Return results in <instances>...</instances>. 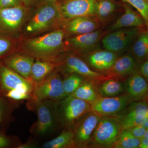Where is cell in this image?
<instances>
[{
	"instance_id": "6da1fadb",
	"label": "cell",
	"mask_w": 148,
	"mask_h": 148,
	"mask_svg": "<svg viewBox=\"0 0 148 148\" xmlns=\"http://www.w3.org/2000/svg\"><path fill=\"white\" fill-rule=\"evenodd\" d=\"M57 102L40 100L36 101L29 108H34L38 115V119L30 129L32 136L37 140L51 137L62 130L57 113Z\"/></svg>"
},
{
	"instance_id": "7a4b0ae2",
	"label": "cell",
	"mask_w": 148,
	"mask_h": 148,
	"mask_svg": "<svg viewBox=\"0 0 148 148\" xmlns=\"http://www.w3.org/2000/svg\"><path fill=\"white\" fill-rule=\"evenodd\" d=\"M57 109L62 130L72 129L77 122L91 111V104L70 95L57 102Z\"/></svg>"
},
{
	"instance_id": "3957f363",
	"label": "cell",
	"mask_w": 148,
	"mask_h": 148,
	"mask_svg": "<svg viewBox=\"0 0 148 148\" xmlns=\"http://www.w3.org/2000/svg\"><path fill=\"white\" fill-rule=\"evenodd\" d=\"M122 130L117 118L102 116L92 132L89 145L95 147L113 148Z\"/></svg>"
},
{
	"instance_id": "277c9868",
	"label": "cell",
	"mask_w": 148,
	"mask_h": 148,
	"mask_svg": "<svg viewBox=\"0 0 148 148\" xmlns=\"http://www.w3.org/2000/svg\"><path fill=\"white\" fill-rule=\"evenodd\" d=\"M64 35V31L59 30L29 40L27 45L31 56L46 60L53 59L56 51L62 45Z\"/></svg>"
},
{
	"instance_id": "5b68a950",
	"label": "cell",
	"mask_w": 148,
	"mask_h": 148,
	"mask_svg": "<svg viewBox=\"0 0 148 148\" xmlns=\"http://www.w3.org/2000/svg\"><path fill=\"white\" fill-rule=\"evenodd\" d=\"M61 73L53 71L44 79L35 84L32 95L33 101L29 104L42 100H50L58 102L67 97L63 86V80Z\"/></svg>"
},
{
	"instance_id": "8992f818",
	"label": "cell",
	"mask_w": 148,
	"mask_h": 148,
	"mask_svg": "<svg viewBox=\"0 0 148 148\" xmlns=\"http://www.w3.org/2000/svg\"><path fill=\"white\" fill-rule=\"evenodd\" d=\"M56 68L60 73L65 75L75 73L85 77L94 84L101 82L108 78L104 74L92 70L85 61L75 55H71L64 58L63 61L55 63Z\"/></svg>"
},
{
	"instance_id": "52a82bcc",
	"label": "cell",
	"mask_w": 148,
	"mask_h": 148,
	"mask_svg": "<svg viewBox=\"0 0 148 148\" xmlns=\"http://www.w3.org/2000/svg\"><path fill=\"white\" fill-rule=\"evenodd\" d=\"M101 117L91 111L76 123L72 128L74 133V148H86L89 146L92 132Z\"/></svg>"
},
{
	"instance_id": "ba28073f",
	"label": "cell",
	"mask_w": 148,
	"mask_h": 148,
	"mask_svg": "<svg viewBox=\"0 0 148 148\" xmlns=\"http://www.w3.org/2000/svg\"><path fill=\"white\" fill-rule=\"evenodd\" d=\"M140 32L141 29L137 27L123 28L113 31L102 39L103 47L116 54L122 53L130 46Z\"/></svg>"
},
{
	"instance_id": "9c48e42d",
	"label": "cell",
	"mask_w": 148,
	"mask_h": 148,
	"mask_svg": "<svg viewBox=\"0 0 148 148\" xmlns=\"http://www.w3.org/2000/svg\"><path fill=\"white\" fill-rule=\"evenodd\" d=\"M35 84L5 65H0V93L5 94L11 90H21L32 95Z\"/></svg>"
},
{
	"instance_id": "30bf717a",
	"label": "cell",
	"mask_w": 148,
	"mask_h": 148,
	"mask_svg": "<svg viewBox=\"0 0 148 148\" xmlns=\"http://www.w3.org/2000/svg\"><path fill=\"white\" fill-rule=\"evenodd\" d=\"M132 102L125 92L115 97H101L91 105V111L101 116L116 117L121 114Z\"/></svg>"
},
{
	"instance_id": "8fae6325",
	"label": "cell",
	"mask_w": 148,
	"mask_h": 148,
	"mask_svg": "<svg viewBox=\"0 0 148 148\" xmlns=\"http://www.w3.org/2000/svg\"><path fill=\"white\" fill-rule=\"evenodd\" d=\"M98 0H66L61 6V9L66 18L95 14Z\"/></svg>"
},
{
	"instance_id": "7c38bea8",
	"label": "cell",
	"mask_w": 148,
	"mask_h": 148,
	"mask_svg": "<svg viewBox=\"0 0 148 148\" xmlns=\"http://www.w3.org/2000/svg\"><path fill=\"white\" fill-rule=\"evenodd\" d=\"M54 3L49 1V2L42 5L38 10L27 25V32L29 33L39 32L52 23L58 14L57 8L53 4Z\"/></svg>"
},
{
	"instance_id": "4fadbf2b",
	"label": "cell",
	"mask_w": 148,
	"mask_h": 148,
	"mask_svg": "<svg viewBox=\"0 0 148 148\" xmlns=\"http://www.w3.org/2000/svg\"><path fill=\"white\" fill-rule=\"evenodd\" d=\"M24 13L25 10L21 5L0 9V30L15 31L22 23Z\"/></svg>"
},
{
	"instance_id": "5bb4252c",
	"label": "cell",
	"mask_w": 148,
	"mask_h": 148,
	"mask_svg": "<svg viewBox=\"0 0 148 148\" xmlns=\"http://www.w3.org/2000/svg\"><path fill=\"white\" fill-rule=\"evenodd\" d=\"M125 92L132 101H142L148 92V83L138 72L127 77L124 82Z\"/></svg>"
},
{
	"instance_id": "9a60e30c",
	"label": "cell",
	"mask_w": 148,
	"mask_h": 148,
	"mask_svg": "<svg viewBox=\"0 0 148 148\" xmlns=\"http://www.w3.org/2000/svg\"><path fill=\"white\" fill-rule=\"evenodd\" d=\"M84 58L86 64L91 68L106 72L112 67L118 57L116 53L106 49L91 52Z\"/></svg>"
},
{
	"instance_id": "2e32d148",
	"label": "cell",
	"mask_w": 148,
	"mask_h": 148,
	"mask_svg": "<svg viewBox=\"0 0 148 148\" xmlns=\"http://www.w3.org/2000/svg\"><path fill=\"white\" fill-rule=\"evenodd\" d=\"M101 34L100 31H94L73 37L69 39V41L78 51L82 54H86L96 48Z\"/></svg>"
},
{
	"instance_id": "e0dca14e",
	"label": "cell",
	"mask_w": 148,
	"mask_h": 148,
	"mask_svg": "<svg viewBox=\"0 0 148 148\" xmlns=\"http://www.w3.org/2000/svg\"><path fill=\"white\" fill-rule=\"evenodd\" d=\"M34 60V58L30 56L16 55L6 58L3 62L7 67L23 77L32 80L31 72Z\"/></svg>"
},
{
	"instance_id": "ac0fdd59",
	"label": "cell",
	"mask_w": 148,
	"mask_h": 148,
	"mask_svg": "<svg viewBox=\"0 0 148 148\" xmlns=\"http://www.w3.org/2000/svg\"><path fill=\"white\" fill-rule=\"evenodd\" d=\"M140 64L130 53L118 58L112 67L106 72L117 76H128L138 72Z\"/></svg>"
},
{
	"instance_id": "d6986e66",
	"label": "cell",
	"mask_w": 148,
	"mask_h": 148,
	"mask_svg": "<svg viewBox=\"0 0 148 148\" xmlns=\"http://www.w3.org/2000/svg\"><path fill=\"white\" fill-rule=\"evenodd\" d=\"M125 13L110 27V30L114 31L123 28L137 27L141 29L146 27L145 21L140 15L127 4H124Z\"/></svg>"
},
{
	"instance_id": "ffe728a7",
	"label": "cell",
	"mask_w": 148,
	"mask_h": 148,
	"mask_svg": "<svg viewBox=\"0 0 148 148\" xmlns=\"http://www.w3.org/2000/svg\"><path fill=\"white\" fill-rule=\"evenodd\" d=\"M97 91L101 97H112L125 92L124 82L113 78H108L94 84Z\"/></svg>"
},
{
	"instance_id": "44dd1931",
	"label": "cell",
	"mask_w": 148,
	"mask_h": 148,
	"mask_svg": "<svg viewBox=\"0 0 148 148\" xmlns=\"http://www.w3.org/2000/svg\"><path fill=\"white\" fill-rule=\"evenodd\" d=\"M99 27L98 21L89 16L75 17L69 22V32L78 35L83 34L95 31Z\"/></svg>"
},
{
	"instance_id": "7402d4cb",
	"label": "cell",
	"mask_w": 148,
	"mask_h": 148,
	"mask_svg": "<svg viewBox=\"0 0 148 148\" xmlns=\"http://www.w3.org/2000/svg\"><path fill=\"white\" fill-rule=\"evenodd\" d=\"M130 53L142 63L148 58V30L142 31L138 35L130 46Z\"/></svg>"
},
{
	"instance_id": "603a6c76",
	"label": "cell",
	"mask_w": 148,
	"mask_h": 148,
	"mask_svg": "<svg viewBox=\"0 0 148 148\" xmlns=\"http://www.w3.org/2000/svg\"><path fill=\"white\" fill-rule=\"evenodd\" d=\"M71 95L91 105L101 97L97 91L94 83L87 79Z\"/></svg>"
},
{
	"instance_id": "cb8c5ba5",
	"label": "cell",
	"mask_w": 148,
	"mask_h": 148,
	"mask_svg": "<svg viewBox=\"0 0 148 148\" xmlns=\"http://www.w3.org/2000/svg\"><path fill=\"white\" fill-rule=\"evenodd\" d=\"M56 68V64L53 61L37 60L32 67V81L34 84L40 82L51 73Z\"/></svg>"
},
{
	"instance_id": "d4e9b609",
	"label": "cell",
	"mask_w": 148,
	"mask_h": 148,
	"mask_svg": "<svg viewBox=\"0 0 148 148\" xmlns=\"http://www.w3.org/2000/svg\"><path fill=\"white\" fill-rule=\"evenodd\" d=\"M73 138L72 129H64L58 136L44 143L41 147L43 148H74Z\"/></svg>"
},
{
	"instance_id": "484cf974",
	"label": "cell",
	"mask_w": 148,
	"mask_h": 148,
	"mask_svg": "<svg viewBox=\"0 0 148 148\" xmlns=\"http://www.w3.org/2000/svg\"><path fill=\"white\" fill-rule=\"evenodd\" d=\"M140 115L148 116V103L143 100L132 101L122 113L116 118L120 119Z\"/></svg>"
},
{
	"instance_id": "4316f807",
	"label": "cell",
	"mask_w": 148,
	"mask_h": 148,
	"mask_svg": "<svg viewBox=\"0 0 148 148\" xmlns=\"http://www.w3.org/2000/svg\"><path fill=\"white\" fill-rule=\"evenodd\" d=\"M86 79L79 74L72 73L65 75L63 80L64 92L67 96L71 95Z\"/></svg>"
},
{
	"instance_id": "83f0119b",
	"label": "cell",
	"mask_w": 148,
	"mask_h": 148,
	"mask_svg": "<svg viewBox=\"0 0 148 148\" xmlns=\"http://www.w3.org/2000/svg\"><path fill=\"white\" fill-rule=\"evenodd\" d=\"M140 139L135 138L127 129H123L115 144V148H139Z\"/></svg>"
},
{
	"instance_id": "f1b7e54d",
	"label": "cell",
	"mask_w": 148,
	"mask_h": 148,
	"mask_svg": "<svg viewBox=\"0 0 148 148\" xmlns=\"http://www.w3.org/2000/svg\"><path fill=\"white\" fill-rule=\"evenodd\" d=\"M116 8L112 0H98L95 14L102 20H106L112 15Z\"/></svg>"
},
{
	"instance_id": "f546056e",
	"label": "cell",
	"mask_w": 148,
	"mask_h": 148,
	"mask_svg": "<svg viewBox=\"0 0 148 148\" xmlns=\"http://www.w3.org/2000/svg\"><path fill=\"white\" fill-rule=\"evenodd\" d=\"M118 119L120 122L123 130L127 129L137 125H142L147 128L148 127L147 116L140 115L126 118Z\"/></svg>"
},
{
	"instance_id": "4dcf8cb0",
	"label": "cell",
	"mask_w": 148,
	"mask_h": 148,
	"mask_svg": "<svg viewBox=\"0 0 148 148\" xmlns=\"http://www.w3.org/2000/svg\"><path fill=\"white\" fill-rule=\"evenodd\" d=\"M129 3L138 11L145 21L148 30V0H121Z\"/></svg>"
},
{
	"instance_id": "1f68e13d",
	"label": "cell",
	"mask_w": 148,
	"mask_h": 148,
	"mask_svg": "<svg viewBox=\"0 0 148 148\" xmlns=\"http://www.w3.org/2000/svg\"><path fill=\"white\" fill-rule=\"evenodd\" d=\"M10 99L0 93V125L3 124L9 116L11 111Z\"/></svg>"
},
{
	"instance_id": "d6a6232c",
	"label": "cell",
	"mask_w": 148,
	"mask_h": 148,
	"mask_svg": "<svg viewBox=\"0 0 148 148\" xmlns=\"http://www.w3.org/2000/svg\"><path fill=\"white\" fill-rule=\"evenodd\" d=\"M21 143L18 136H10L0 131V148H17Z\"/></svg>"
},
{
	"instance_id": "836d02e7",
	"label": "cell",
	"mask_w": 148,
	"mask_h": 148,
	"mask_svg": "<svg viewBox=\"0 0 148 148\" xmlns=\"http://www.w3.org/2000/svg\"><path fill=\"white\" fill-rule=\"evenodd\" d=\"M3 95L13 101H21L27 100L29 101V104L33 101V98L32 95L21 90H10Z\"/></svg>"
},
{
	"instance_id": "e575fe53",
	"label": "cell",
	"mask_w": 148,
	"mask_h": 148,
	"mask_svg": "<svg viewBox=\"0 0 148 148\" xmlns=\"http://www.w3.org/2000/svg\"><path fill=\"white\" fill-rule=\"evenodd\" d=\"M126 129L135 138L141 139L144 138L147 128L142 125H137Z\"/></svg>"
},
{
	"instance_id": "d590c367",
	"label": "cell",
	"mask_w": 148,
	"mask_h": 148,
	"mask_svg": "<svg viewBox=\"0 0 148 148\" xmlns=\"http://www.w3.org/2000/svg\"><path fill=\"white\" fill-rule=\"evenodd\" d=\"M20 0H0V9L8 8L21 5Z\"/></svg>"
},
{
	"instance_id": "8d00e7d4",
	"label": "cell",
	"mask_w": 148,
	"mask_h": 148,
	"mask_svg": "<svg viewBox=\"0 0 148 148\" xmlns=\"http://www.w3.org/2000/svg\"><path fill=\"white\" fill-rule=\"evenodd\" d=\"M38 140L32 137L30 138L25 143H21L17 148H35L38 147Z\"/></svg>"
},
{
	"instance_id": "74e56055",
	"label": "cell",
	"mask_w": 148,
	"mask_h": 148,
	"mask_svg": "<svg viewBox=\"0 0 148 148\" xmlns=\"http://www.w3.org/2000/svg\"><path fill=\"white\" fill-rule=\"evenodd\" d=\"M138 72L145 79L148 83V58L140 63Z\"/></svg>"
},
{
	"instance_id": "f35d334b",
	"label": "cell",
	"mask_w": 148,
	"mask_h": 148,
	"mask_svg": "<svg viewBox=\"0 0 148 148\" xmlns=\"http://www.w3.org/2000/svg\"><path fill=\"white\" fill-rule=\"evenodd\" d=\"M11 43L9 40L0 38V57L9 49Z\"/></svg>"
},
{
	"instance_id": "ab89813d",
	"label": "cell",
	"mask_w": 148,
	"mask_h": 148,
	"mask_svg": "<svg viewBox=\"0 0 148 148\" xmlns=\"http://www.w3.org/2000/svg\"><path fill=\"white\" fill-rule=\"evenodd\" d=\"M139 148H148V140L144 138L140 139Z\"/></svg>"
},
{
	"instance_id": "60d3db41",
	"label": "cell",
	"mask_w": 148,
	"mask_h": 148,
	"mask_svg": "<svg viewBox=\"0 0 148 148\" xmlns=\"http://www.w3.org/2000/svg\"><path fill=\"white\" fill-rule=\"evenodd\" d=\"M21 3L23 2L26 5H29L34 3L36 1V0H20Z\"/></svg>"
},
{
	"instance_id": "b9f144b4",
	"label": "cell",
	"mask_w": 148,
	"mask_h": 148,
	"mask_svg": "<svg viewBox=\"0 0 148 148\" xmlns=\"http://www.w3.org/2000/svg\"><path fill=\"white\" fill-rule=\"evenodd\" d=\"M143 138L148 140V127L147 128L145 134V136H144V137Z\"/></svg>"
},
{
	"instance_id": "7bdbcfd3",
	"label": "cell",
	"mask_w": 148,
	"mask_h": 148,
	"mask_svg": "<svg viewBox=\"0 0 148 148\" xmlns=\"http://www.w3.org/2000/svg\"><path fill=\"white\" fill-rule=\"evenodd\" d=\"M143 101H145L147 103H148V92L145 97L143 99Z\"/></svg>"
},
{
	"instance_id": "ee69618b",
	"label": "cell",
	"mask_w": 148,
	"mask_h": 148,
	"mask_svg": "<svg viewBox=\"0 0 148 148\" xmlns=\"http://www.w3.org/2000/svg\"><path fill=\"white\" fill-rule=\"evenodd\" d=\"M47 1H51L54 2H56L57 1V0H47Z\"/></svg>"
}]
</instances>
